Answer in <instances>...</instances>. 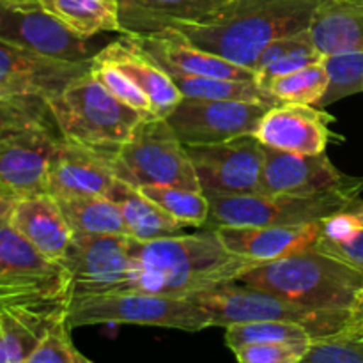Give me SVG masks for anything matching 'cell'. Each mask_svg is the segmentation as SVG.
Instances as JSON below:
<instances>
[{"mask_svg":"<svg viewBox=\"0 0 363 363\" xmlns=\"http://www.w3.org/2000/svg\"><path fill=\"white\" fill-rule=\"evenodd\" d=\"M257 264L261 262L227 250L215 229L151 241L130 238V268L123 291L190 298L236 282Z\"/></svg>","mask_w":363,"mask_h":363,"instance_id":"6da1fadb","label":"cell"},{"mask_svg":"<svg viewBox=\"0 0 363 363\" xmlns=\"http://www.w3.org/2000/svg\"><path fill=\"white\" fill-rule=\"evenodd\" d=\"M319 0H225L202 21L177 25L191 45L254 71L275 39L311 27Z\"/></svg>","mask_w":363,"mask_h":363,"instance_id":"7a4b0ae2","label":"cell"},{"mask_svg":"<svg viewBox=\"0 0 363 363\" xmlns=\"http://www.w3.org/2000/svg\"><path fill=\"white\" fill-rule=\"evenodd\" d=\"M238 282L325 311H351L363 293L362 272L315 248L261 262L240 277Z\"/></svg>","mask_w":363,"mask_h":363,"instance_id":"3957f363","label":"cell"},{"mask_svg":"<svg viewBox=\"0 0 363 363\" xmlns=\"http://www.w3.org/2000/svg\"><path fill=\"white\" fill-rule=\"evenodd\" d=\"M62 138L48 103L7 98L0 103V188L14 201L46 194L52 152Z\"/></svg>","mask_w":363,"mask_h":363,"instance_id":"277c9868","label":"cell"},{"mask_svg":"<svg viewBox=\"0 0 363 363\" xmlns=\"http://www.w3.org/2000/svg\"><path fill=\"white\" fill-rule=\"evenodd\" d=\"M48 106L64 138L99 152L110 162L145 117L110 94L92 77L91 67Z\"/></svg>","mask_w":363,"mask_h":363,"instance_id":"5b68a950","label":"cell"},{"mask_svg":"<svg viewBox=\"0 0 363 363\" xmlns=\"http://www.w3.org/2000/svg\"><path fill=\"white\" fill-rule=\"evenodd\" d=\"M73 328L94 325H140L202 332L211 328V315L191 298L163 296L142 291L73 294L67 305Z\"/></svg>","mask_w":363,"mask_h":363,"instance_id":"8992f818","label":"cell"},{"mask_svg":"<svg viewBox=\"0 0 363 363\" xmlns=\"http://www.w3.org/2000/svg\"><path fill=\"white\" fill-rule=\"evenodd\" d=\"M190 298L208 311L211 325L220 328L240 323L286 321L307 328L312 339H321L347 330L351 319V311L305 307L266 291L248 287L238 280Z\"/></svg>","mask_w":363,"mask_h":363,"instance_id":"52a82bcc","label":"cell"},{"mask_svg":"<svg viewBox=\"0 0 363 363\" xmlns=\"http://www.w3.org/2000/svg\"><path fill=\"white\" fill-rule=\"evenodd\" d=\"M112 167L133 188L152 184L201 191L186 145L163 117L145 116L112 158Z\"/></svg>","mask_w":363,"mask_h":363,"instance_id":"ba28073f","label":"cell"},{"mask_svg":"<svg viewBox=\"0 0 363 363\" xmlns=\"http://www.w3.org/2000/svg\"><path fill=\"white\" fill-rule=\"evenodd\" d=\"M360 197L346 194L208 195L211 229L220 225H301L350 211Z\"/></svg>","mask_w":363,"mask_h":363,"instance_id":"9c48e42d","label":"cell"},{"mask_svg":"<svg viewBox=\"0 0 363 363\" xmlns=\"http://www.w3.org/2000/svg\"><path fill=\"white\" fill-rule=\"evenodd\" d=\"M66 268L43 257L9 222L0 225V311L21 303L71 300Z\"/></svg>","mask_w":363,"mask_h":363,"instance_id":"30bf717a","label":"cell"},{"mask_svg":"<svg viewBox=\"0 0 363 363\" xmlns=\"http://www.w3.org/2000/svg\"><path fill=\"white\" fill-rule=\"evenodd\" d=\"M264 149L255 135H241L215 144L186 145L206 197L259 194Z\"/></svg>","mask_w":363,"mask_h":363,"instance_id":"8fae6325","label":"cell"},{"mask_svg":"<svg viewBox=\"0 0 363 363\" xmlns=\"http://www.w3.org/2000/svg\"><path fill=\"white\" fill-rule=\"evenodd\" d=\"M272 105L236 99L183 98L167 123L184 145L215 144L241 135H255Z\"/></svg>","mask_w":363,"mask_h":363,"instance_id":"7c38bea8","label":"cell"},{"mask_svg":"<svg viewBox=\"0 0 363 363\" xmlns=\"http://www.w3.org/2000/svg\"><path fill=\"white\" fill-rule=\"evenodd\" d=\"M362 191V177H351L340 172L326 152L298 155L272 147L264 149L259 194H346L360 197Z\"/></svg>","mask_w":363,"mask_h":363,"instance_id":"4fadbf2b","label":"cell"},{"mask_svg":"<svg viewBox=\"0 0 363 363\" xmlns=\"http://www.w3.org/2000/svg\"><path fill=\"white\" fill-rule=\"evenodd\" d=\"M91 60L52 59L0 39V94L35 98L50 103L74 80L87 73Z\"/></svg>","mask_w":363,"mask_h":363,"instance_id":"5bb4252c","label":"cell"},{"mask_svg":"<svg viewBox=\"0 0 363 363\" xmlns=\"http://www.w3.org/2000/svg\"><path fill=\"white\" fill-rule=\"evenodd\" d=\"M60 264L69 275L73 294L123 291L130 268V238L73 236Z\"/></svg>","mask_w":363,"mask_h":363,"instance_id":"9a60e30c","label":"cell"},{"mask_svg":"<svg viewBox=\"0 0 363 363\" xmlns=\"http://www.w3.org/2000/svg\"><path fill=\"white\" fill-rule=\"evenodd\" d=\"M335 117L315 105L279 103L268 108L259 123L255 137L262 145L298 155H321L330 142L340 138L330 124Z\"/></svg>","mask_w":363,"mask_h":363,"instance_id":"2e32d148","label":"cell"},{"mask_svg":"<svg viewBox=\"0 0 363 363\" xmlns=\"http://www.w3.org/2000/svg\"><path fill=\"white\" fill-rule=\"evenodd\" d=\"M0 39L39 55L69 62H85L92 57L89 55L87 39L73 34L41 6L2 7Z\"/></svg>","mask_w":363,"mask_h":363,"instance_id":"e0dca14e","label":"cell"},{"mask_svg":"<svg viewBox=\"0 0 363 363\" xmlns=\"http://www.w3.org/2000/svg\"><path fill=\"white\" fill-rule=\"evenodd\" d=\"M123 35L130 45L155 60L163 71L197 74V77L227 78V80H255V73L245 66L229 62L222 57L209 53L199 46L191 45L176 28H163L149 34Z\"/></svg>","mask_w":363,"mask_h":363,"instance_id":"ac0fdd59","label":"cell"},{"mask_svg":"<svg viewBox=\"0 0 363 363\" xmlns=\"http://www.w3.org/2000/svg\"><path fill=\"white\" fill-rule=\"evenodd\" d=\"M117 181L108 158L62 137L50 158L46 194L55 199L110 197Z\"/></svg>","mask_w":363,"mask_h":363,"instance_id":"d6986e66","label":"cell"},{"mask_svg":"<svg viewBox=\"0 0 363 363\" xmlns=\"http://www.w3.org/2000/svg\"><path fill=\"white\" fill-rule=\"evenodd\" d=\"M323 222L301 225H220L216 236L223 247L241 257L259 262L277 261L305 250H314Z\"/></svg>","mask_w":363,"mask_h":363,"instance_id":"ffe728a7","label":"cell"},{"mask_svg":"<svg viewBox=\"0 0 363 363\" xmlns=\"http://www.w3.org/2000/svg\"><path fill=\"white\" fill-rule=\"evenodd\" d=\"M9 225L43 257L59 264L73 240V230L67 225L59 202L50 194L14 201Z\"/></svg>","mask_w":363,"mask_h":363,"instance_id":"44dd1931","label":"cell"},{"mask_svg":"<svg viewBox=\"0 0 363 363\" xmlns=\"http://www.w3.org/2000/svg\"><path fill=\"white\" fill-rule=\"evenodd\" d=\"M69 300L21 303L0 311V363H25L59 319Z\"/></svg>","mask_w":363,"mask_h":363,"instance_id":"7402d4cb","label":"cell"},{"mask_svg":"<svg viewBox=\"0 0 363 363\" xmlns=\"http://www.w3.org/2000/svg\"><path fill=\"white\" fill-rule=\"evenodd\" d=\"M96 55L119 67L131 78V82L149 98L152 105V113L156 117L167 119L177 106V103L183 99V94L174 85L169 74L145 53L130 45L123 35L117 41L99 50Z\"/></svg>","mask_w":363,"mask_h":363,"instance_id":"603a6c76","label":"cell"},{"mask_svg":"<svg viewBox=\"0 0 363 363\" xmlns=\"http://www.w3.org/2000/svg\"><path fill=\"white\" fill-rule=\"evenodd\" d=\"M308 30L321 55L363 53V0H319Z\"/></svg>","mask_w":363,"mask_h":363,"instance_id":"cb8c5ba5","label":"cell"},{"mask_svg":"<svg viewBox=\"0 0 363 363\" xmlns=\"http://www.w3.org/2000/svg\"><path fill=\"white\" fill-rule=\"evenodd\" d=\"M124 32L149 34L181 23L202 21L225 0H116Z\"/></svg>","mask_w":363,"mask_h":363,"instance_id":"d4e9b609","label":"cell"},{"mask_svg":"<svg viewBox=\"0 0 363 363\" xmlns=\"http://www.w3.org/2000/svg\"><path fill=\"white\" fill-rule=\"evenodd\" d=\"M110 199L119 206L128 238L137 241H151L160 238L177 236L184 225L156 202L145 197L140 190L124 181H117Z\"/></svg>","mask_w":363,"mask_h":363,"instance_id":"484cf974","label":"cell"},{"mask_svg":"<svg viewBox=\"0 0 363 363\" xmlns=\"http://www.w3.org/2000/svg\"><path fill=\"white\" fill-rule=\"evenodd\" d=\"M41 7L82 39L99 32L123 34L116 0H41Z\"/></svg>","mask_w":363,"mask_h":363,"instance_id":"4316f807","label":"cell"},{"mask_svg":"<svg viewBox=\"0 0 363 363\" xmlns=\"http://www.w3.org/2000/svg\"><path fill=\"white\" fill-rule=\"evenodd\" d=\"M73 236H128L123 215L116 202L101 195L57 199Z\"/></svg>","mask_w":363,"mask_h":363,"instance_id":"83f0119b","label":"cell"},{"mask_svg":"<svg viewBox=\"0 0 363 363\" xmlns=\"http://www.w3.org/2000/svg\"><path fill=\"white\" fill-rule=\"evenodd\" d=\"M174 82L183 98H206V99H236V101L266 103L279 105L269 96L266 89L255 80H227V78L197 77V74L165 71Z\"/></svg>","mask_w":363,"mask_h":363,"instance_id":"f1b7e54d","label":"cell"},{"mask_svg":"<svg viewBox=\"0 0 363 363\" xmlns=\"http://www.w3.org/2000/svg\"><path fill=\"white\" fill-rule=\"evenodd\" d=\"M315 250L340 259L363 273V229L350 211L323 220Z\"/></svg>","mask_w":363,"mask_h":363,"instance_id":"f546056e","label":"cell"},{"mask_svg":"<svg viewBox=\"0 0 363 363\" xmlns=\"http://www.w3.org/2000/svg\"><path fill=\"white\" fill-rule=\"evenodd\" d=\"M330 77L325 60L311 64L289 74L275 78L268 85L269 92L277 103H298V105H315L325 98L328 91Z\"/></svg>","mask_w":363,"mask_h":363,"instance_id":"4dcf8cb0","label":"cell"},{"mask_svg":"<svg viewBox=\"0 0 363 363\" xmlns=\"http://www.w3.org/2000/svg\"><path fill=\"white\" fill-rule=\"evenodd\" d=\"M147 199L165 209L184 227H202L209 218V201L202 191L177 186H140L137 188Z\"/></svg>","mask_w":363,"mask_h":363,"instance_id":"1f68e13d","label":"cell"},{"mask_svg":"<svg viewBox=\"0 0 363 363\" xmlns=\"http://www.w3.org/2000/svg\"><path fill=\"white\" fill-rule=\"evenodd\" d=\"M307 328L286 321H254L230 325L225 328V344L230 351L247 344L264 342H311Z\"/></svg>","mask_w":363,"mask_h":363,"instance_id":"d6a6232c","label":"cell"},{"mask_svg":"<svg viewBox=\"0 0 363 363\" xmlns=\"http://www.w3.org/2000/svg\"><path fill=\"white\" fill-rule=\"evenodd\" d=\"M325 66L330 85L325 98L318 103L319 108L363 92V53L325 57Z\"/></svg>","mask_w":363,"mask_h":363,"instance_id":"836d02e7","label":"cell"},{"mask_svg":"<svg viewBox=\"0 0 363 363\" xmlns=\"http://www.w3.org/2000/svg\"><path fill=\"white\" fill-rule=\"evenodd\" d=\"M91 73L119 101L126 103L128 106L144 113V116H155L149 98L131 82V78L113 64L99 59L96 53L91 57Z\"/></svg>","mask_w":363,"mask_h":363,"instance_id":"e575fe53","label":"cell"},{"mask_svg":"<svg viewBox=\"0 0 363 363\" xmlns=\"http://www.w3.org/2000/svg\"><path fill=\"white\" fill-rule=\"evenodd\" d=\"M301 363H363V335L344 330L314 339Z\"/></svg>","mask_w":363,"mask_h":363,"instance_id":"d590c367","label":"cell"},{"mask_svg":"<svg viewBox=\"0 0 363 363\" xmlns=\"http://www.w3.org/2000/svg\"><path fill=\"white\" fill-rule=\"evenodd\" d=\"M71 330L73 326L66 314L52 326L25 363H77L80 351L71 340Z\"/></svg>","mask_w":363,"mask_h":363,"instance_id":"8d00e7d4","label":"cell"},{"mask_svg":"<svg viewBox=\"0 0 363 363\" xmlns=\"http://www.w3.org/2000/svg\"><path fill=\"white\" fill-rule=\"evenodd\" d=\"M311 342L247 344L233 353L238 363H301Z\"/></svg>","mask_w":363,"mask_h":363,"instance_id":"74e56055","label":"cell"},{"mask_svg":"<svg viewBox=\"0 0 363 363\" xmlns=\"http://www.w3.org/2000/svg\"><path fill=\"white\" fill-rule=\"evenodd\" d=\"M323 60H325V55L319 53V50L315 48L311 35V39H307L303 45L291 50L289 53H286L284 57L277 59L275 62L266 66L264 69L257 71V73H255V82H257L262 89H268V85L272 84L275 78L284 77V74H289L293 73V71L301 69V67L311 66V64L323 62Z\"/></svg>","mask_w":363,"mask_h":363,"instance_id":"f35d334b","label":"cell"},{"mask_svg":"<svg viewBox=\"0 0 363 363\" xmlns=\"http://www.w3.org/2000/svg\"><path fill=\"white\" fill-rule=\"evenodd\" d=\"M347 330L354 333H362L363 335V293L360 294L357 303H354V307L351 308V319Z\"/></svg>","mask_w":363,"mask_h":363,"instance_id":"ab89813d","label":"cell"},{"mask_svg":"<svg viewBox=\"0 0 363 363\" xmlns=\"http://www.w3.org/2000/svg\"><path fill=\"white\" fill-rule=\"evenodd\" d=\"M41 6V0H0V9L2 7H35Z\"/></svg>","mask_w":363,"mask_h":363,"instance_id":"60d3db41","label":"cell"},{"mask_svg":"<svg viewBox=\"0 0 363 363\" xmlns=\"http://www.w3.org/2000/svg\"><path fill=\"white\" fill-rule=\"evenodd\" d=\"M350 213L354 216V220H357L358 227H360V229H363V201H362V199H357V201H354V204L351 206Z\"/></svg>","mask_w":363,"mask_h":363,"instance_id":"b9f144b4","label":"cell"},{"mask_svg":"<svg viewBox=\"0 0 363 363\" xmlns=\"http://www.w3.org/2000/svg\"><path fill=\"white\" fill-rule=\"evenodd\" d=\"M13 204H14V199L11 197V195L7 194V191H4L2 188H0V213L11 211Z\"/></svg>","mask_w":363,"mask_h":363,"instance_id":"7bdbcfd3","label":"cell"},{"mask_svg":"<svg viewBox=\"0 0 363 363\" xmlns=\"http://www.w3.org/2000/svg\"><path fill=\"white\" fill-rule=\"evenodd\" d=\"M9 213L11 211H6V213H0V225L6 222H9Z\"/></svg>","mask_w":363,"mask_h":363,"instance_id":"ee69618b","label":"cell"},{"mask_svg":"<svg viewBox=\"0 0 363 363\" xmlns=\"http://www.w3.org/2000/svg\"><path fill=\"white\" fill-rule=\"evenodd\" d=\"M7 98H11V96H4V94H0V103H2L4 99H7Z\"/></svg>","mask_w":363,"mask_h":363,"instance_id":"f6af8a7d","label":"cell"}]
</instances>
